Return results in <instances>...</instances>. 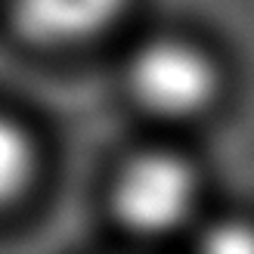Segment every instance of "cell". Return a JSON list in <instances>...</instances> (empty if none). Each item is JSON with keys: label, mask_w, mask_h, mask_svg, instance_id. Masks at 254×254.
I'll use <instances>...</instances> for the list:
<instances>
[{"label": "cell", "mask_w": 254, "mask_h": 254, "mask_svg": "<svg viewBox=\"0 0 254 254\" xmlns=\"http://www.w3.org/2000/svg\"><path fill=\"white\" fill-rule=\"evenodd\" d=\"M115 214L130 233L161 236L177 230L195 205V174L171 152H149L124 168L115 183Z\"/></svg>", "instance_id": "6da1fadb"}, {"label": "cell", "mask_w": 254, "mask_h": 254, "mask_svg": "<svg viewBox=\"0 0 254 254\" xmlns=\"http://www.w3.org/2000/svg\"><path fill=\"white\" fill-rule=\"evenodd\" d=\"M130 90L155 115L186 118L211 103L217 90V71L192 44L164 37L146 44L133 56Z\"/></svg>", "instance_id": "7a4b0ae2"}, {"label": "cell", "mask_w": 254, "mask_h": 254, "mask_svg": "<svg viewBox=\"0 0 254 254\" xmlns=\"http://www.w3.org/2000/svg\"><path fill=\"white\" fill-rule=\"evenodd\" d=\"M124 0H12V19L34 44L68 47L103 34L121 16Z\"/></svg>", "instance_id": "3957f363"}, {"label": "cell", "mask_w": 254, "mask_h": 254, "mask_svg": "<svg viewBox=\"0 0 254 254\" xmlns=\"http://www.w3.org/2000/svg\"><path fill=\"white\" fill-rule=\"evenodd\" d=\"M31 136L16 121L0 118V205L19 198L34 177Z\"/></svg>", "instance_id": "277c9868"}, {"label": "cell", "mask_w": 254, "mask_h": 254, "mask_svg": "<svg viewBox=\"0 0 254 254\" xmlns=\"http://www.w3.org/2000/svg\"><path fill=\"white\" fill-rule=\"evenodd\" d=\"M208 248H217V251H254V226H248V223H223L208 236Z\"/></svg>", "instance_id": "5b68a950"}]
</instances>
